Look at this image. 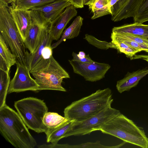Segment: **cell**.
Returning <instances> with one entry per match:
<instances>
[{"label": "cell", "instance_id": "31", "mask_svg": "<svg viewBox=\"0 0 148 148\" xmlns=\"http://www.w3.org/2000/svg\"><path fill=\"white\" fill-rule=\"evenodd\" d=\"M148 53V51H146ZM134 59H141L144 60L148 62V55H136L134 56Z\"/></svg>", "mask_w": 148, "mask_h": 148}, {"label": "cell", "instance_id": "13", "mask_svg": "<svg viewBox=\"0 0 148 148\" xmlns=\"http://www.w3.org/2000/svg\"><path fill=\"white\" fill-rule=\"evenodd\" d=\"M77 14L75 8L71 5L67 7L59 16L51 23L49 33L53 40H58L60 38L67 24Z\"/></svg>", "mask_w": 148, "mask_h": 148}, {"label": "cell", "instance_id": "29", "mask_svg": "<svg viewBox=\"0 0 148 148\" xmlns=\"http://www.w3.org/2000/svg\"><path fill=\"white\" fill-rule=\"evenodd\" d=\"M120 147L119 144L114 146H107L101 144L100 142L97 141L95 142H87L75 145H71L67 144H64V148H119Z\"/></svg>", "mask_w": 148, "mask_h": 148}, {"label": "cell", "instance_id": "5", "mask_svg": "<svg viewBox=\"0 0 148 148\" xmlns=\"http://www.w3.org/2000/svg\"><path fill=\"white\" fill-rule=\"evenodd\" d=\"M5 0H0V34L17 61L27 66L26 47L8 8Z\"/></svg>", "mask_w": 148, "mask_h": 148}, {"label": "cell", "instance_id": "28", "mask_svg": "<svg viewBox=\"0 0 148 148\" xmlns=\"http://www.w3.org/2000/svg\"><path fill=\"white\" fill-rule=\"evenodd\" d=\"M133 18L134 23H143L148 21V0H145Z\"/></svg>", "mask_w": 148, "mask_h": 148}, {"label": "cell", "instance_id": "4", "mask_svg": "<svg viewBox=\"0 0 148 148\" xmlns=\"http://www.w3.org/2000/svg\"><path fill=\"white\" fill-rule=\"evenodd\" d=\"M30 73L39 86L37 91L51 90L66 91L62 83L64 79L69 78L70 76L53 56L49 60L41 59L30 70Z\"/></svg>", "mask_w": 148, "mask_h": 148}, {"label": "cell", "instance_id": "7", "mask_svg": "<svg viewBox=\"0 0 148 148\" xmlns=\"http://www.w3.org/2000/svg\"><path fill=\"white\" fill-rule=\"evenodd\" d=\"M110 105L101 112L79 122H74L66 134L65 137L72 136H82L99 130L110 119L121 113L120 111Z\"/></svg>", "mask_w": 148, "mask_h": 148}, {"label": "cell", "instance_id": "23", "mask_svg": "<svg viewBox=\"0 0 148 148\" xmlns=\"http://www.w3.org/2000/svg\"><path fill=\"white\" fill-rule=\"evenodd\" d=\"M67 120L57 113L47 112L44 116L43 122L47 128L51 129L58 126Z\"/></svg>", "mask_w": 148, "mask_h": 148}, {"label": "cell", "instance_id": "6", "mask_svg": "<svg viewBox=\"0 0 148 148\" xmlns=\"http://www.w3.org/2000/svg\"><path fill=\"white\" fill-rule=\"evenodd\" d=\"M14 106L28 129L37 133H45L48 129L43 122L48 111L43 100L29 97L15 101Z\"/></svg>", "mask_w": 148, "mask_h": 148}, {"label": "cell", "instance_id": "32", "mask_svg": "<svg viewBox=\"0 0 148 148\" xmlns=\"http://www.w3.org/2000/svg\"><path fill=\"white\" fill-rule=\"evenodd\" d=\"M119 0H111L108 4V6L110 8L112 6L114 5Z\"/></svg>", "mask_w": 148, "mask_h": 148}, {"label": "cell", "instance_id": "15", "mask_svg": "<svg viewBox=\"0 0 148 148\" xmlns=\"http://www.w3.org/2000/svg\"><path fill=\"white\" fill-rule=\"evenodd\" d=\"M147 74L148 68L131 73L128 72L123 79L117 81L116 89L121 93L125 91H129L131 88L136 86L140 80Z\"/></svg>", "mask_w": 148, "mask_h": 148}, {"label": "cell", "instance_id": "14", "mask_svg": "<svg viewBox=\"0 0 148 148\" xmlns=\"http://www.w3.org/2000/svg\"><path fill=\"white\" fill-rule=\"evenodd\" d=\"M71 5V2L65 0H56L47 5L30 10L38 11L44 18L51 23L59 16L65 8Z\"/></svg>", "mask_w": 148, "mask_h": 148}, {"label": "cell", "instance_id": "19", "mask_svg": "<svg viewBox=\"0 0 148 148\" xmlns=\"http://www.w3.org/2000/svg\"><path fill=\"white\" fill-rule=\"evenodd\" d=\"M74 121L67 120L58 126L53 129H48L45 133L47 142L51 143H58L65 136Z\"/></svg>", "mask_w": 148, "mask_h": 148}, {"label": "cell", "instance_id": "17", "mask_svg": "<svg viewBox=\"0 0 148 148\" xmlns=\"http://www.w3.org/2000/svg\"><path fill=\"white\" fill-rule=\"evenodd\" d=\"M53 40L49 34V30L45 35L41 43L34 53H31L26 51L27 66L30 71L41 60L43 49L47 45L51 44Z\"/></svg>", "mask_w": 148, "mask_h": 148}, {"label": "cell", "instance_id": "18", "mask_svg": "<svg viewBox=\"0 0 148 148\" xmlns=\"http://www.w3.org/2000/svg\"><path fill=\"white\" fill-rule=\"evenodd\" d=\"M83 20V18L81 16H77L70 26L64 32L60 38L51 45L52 49L56 47L62 42L77 37L79 34Z\"/></svg>", "mask_w": 148, "mask_h": 148}, {"label": "cell", "instance_id": "26", "mask_svg": "<svg viewBox=\"0 0 148 148\" xmlns=\"http://www.w3.org/2000/svg\"><path fill=\"white\" fill-rule=\"evenodd\" d=\"M84 39L89 44L99 49L106 50L110 48L117 49L116 46L111 42L99 40L92 35L86 34Z\"/></svg>", "mask_w": 148, "mask_h": 148}, {"label": "cell", "instance_id": "2", "mask_svg": "<svg viewBox=\"0 0 148 148\" xmlns=\"http://www.w3.org/2000/svg\"><path fill=\"white\" fill-rule=\"evenodd\" d=\"M113 101L109 88L99 89L91 94L72 102L64 109V117L74 122L84 120L97 114Z\"/></svg>", "mask_w": 148, "mask_h": 148}, {"label": "cell", "instance_id": "16", "mask_svg": "<svg viewBox=\"0 0 148 148\" xmlns=\"http://www.w3.org/2000/svg\"><path fill=\"white\" fill-rule=\"evenodd\" d=\"M112 32L132 34L148 38V25L137 23L125 24L120 26L114 27L112 29Z\"/></svg>", "mask_w": 148, "mask_h": 148}, {"label": "cell", "instance_id": "34", "mask_svg": "<svg viewBox=\"0 0 148 148\" xmlns=\"http://www.w3.org/2000/svg\"><path fill=\"white\" fill-rule=\"evenodd\" d=\"M16 0H5L8 3H11L12 2H15Z\"/></svg>", "mask_w": 148, "mask_h": 148}, {"label": "cell", "instance_id": "30", "mask_svg": "<svg viewBox=\"0 0 148 148\" xmlns=\"http://www.w3.org/2000/svg\"><path fill=\"white\" fill-rule=\"evenodd\" d=\"M85 0H71V3L75 8H82L84 5Z\"/></svg>", "mask_w": 148, "mask_h": 148}, {"label": "cell", "instance_id": "22", "mask_svg": "<svg viewBox=\"0 0 148 148\" xmlns=\"http://www.w3.org/2000/svg\"><path fill=\"white\" fill-rule=\"evenodd\" d=\"M10 73L0 70V108L6 104V98L10 83Z\"/></svg>", "mask_w": 148, "mask_h": 148}, {"label": "cell", "instance_id": "12", "mask_svg": "<svg viewBox=\"0 0 148 148\" xmlns=\"http://www.w3.org/2000/svg\"><path fill=\"white\" fill-rule=\"evenodd\" d=\"M9 12L24 42H25L32 23L30 10L18 9L16 6L15 2L8 6Z\"/></svg>", "mask_w": 148, "mask_h": 148}, {"label": "cell", "instance_id": "10", "mask_svg": "<svg viewBox=\"0 0 148 148\" xmlns=\"http://www.w3.org/2000/svg\"><path fill=\"white\" fill-rule=\"evenodd\" d=\"M16 69L10 81L8 93L28 90L37 91L38 85L31 76L30 70L27 66L17 61Z\"/></svg>", "mask_w": 148, "mask_h": 148}, {"label": "cell", "instance_id": "25", "mask_svg": "<svg viewBox=\"0 0 148 148\" xmlns=\"http://www.w3.org/2000/svg\"><path fill=\"white\" fill-rule=\"evenodd\" d=\"M111 42L116 46V49L125 54L127 57L130 58L131 60L137 53L141 51L111 36Z\"/></svg>", "mask_w": 148, "mask_h": 148}, {"label": "cell", "instance_id": "35", "mask_svg": "<svg viewBox=\"0 0 148 148\" xmlns=\"http://www.w3.org/2000/svg\"><path fill=\"white\" fill-rule=\"evenodd\" d=\"M66 0V1H69L70 2H71V0Z\"/></svg>", "mask_w": 148, "mask_h": 148}, {"label": "cell", "instance_id": "36", "mask_svg": "<svg viewBox=\"0 0 148 148\" xmlns=\"http://www.w3.org/2000/svg\"><path fill=\"white\" fill-rule=\"evenodd\" d=\"M110 0H109V2H110Z\"/></svg>", "mask_w": 148, "mask_h": 148}, {"label": "cell", "instance_id": "11", "mask_svg": "<svg viewBox=\"0 0 148 148\" xmlns=\"http://www.w3.org/2000/svg\"><path fill=\"white\" fill-rule=\"evenodd\" d=\"M145 0H119L111 8V20L116 22L134 18Z\"/></svg>", "mask_w": 148, "mask_h": 148}, {"label": "cell", "instance_id": "20", "mask_svg": "<svg viewBox=\"0 0 148 148\" xmlns=\"http://www.w3.org/2000/svg\"><path fill=\"white\" fill-rule=\"evenodd\" d=\"M109 2V0H94L88 5L89 9L93 13L91 19H94L108 14L111 15V9L108 5Z\"/></svg>", "mask_w": 148, "mask_h": 148}, {"label": "cell", "instance_id": "33", "mask_svg": "<svg viewBox=\"0 0 148 148\" xmlns=\"http://www.w3.org/2000/svg\"><path fill=\"white\" fill-rule=\"evenodd\" d=\"M94 0H85L84 5H88L90 4Z\"/></svg>", "mask_w": 148, "mask_h": 148}, {"label": "cell", "instance_id": "27", "mask_svg": "<svg viewBox=\"0 0 148 148\" xmlns=\"http://www.w3.org/2000/svg\"><path fill=\"white\" fill-rule=\"evenodd\" d=\"M111 34L119 38L130 40L140 44L148 46V38L138 35L112 32Z\"/></svg>", "mask_w": 148, "mask_h": 148}, {"label": "cell", "instance_id": "21", "mask_svg": "<svg viewBox=\"0 0 148 148\" xmlns=\"http://www.w3.org/2000/svg\"><path fill=\"white\" fill-rule=\"evenodd\" d=\"M0 60L5 62L10 69L11 67L16 64V58L11 52L4 40L0 34Z\"/></svg>", "mask_w": 148, "mask_h": 148}, {"label": "cell", "instance_id": "8", "mask_svg": "<svg viewBox=\"0 0 148 148\" xmlns=\"http://www.w3.org/2000/svg\"><path fill=\"white\" fill-rule=\"evenodd\" d=\"M30 11L32 23L24 43L26 48L32 53L49 30L51 23L44 18L38 11L31 10Z\"/></svg>", "mask_w": 148, "mask_h": 148}, {"label": "cell", "instance_id": "3", "mask_svg": "<svg viewBox=\"0 0 148 148\" xmlns=\"http://www.w3.org/2000/svg\"><path fill=\"white\" fill-rule=\"evenodd\" d=\"M100 131L126 143L148 148V138L143 128L121 113L105 123Z\"/></svg>", "mask_w": 148, "mask_h": 148}, {"label": "cell", "instance_id": "1", "mask_svg": "<svg viewBox=\"0 0 148 148\" xmlns=\"http://www.w3.org/2000/svg\"><path fill=\"white\" fill-rule=\"evenodd\" d=\"M18 114L6 104L0 108V132L16 148H34L37 143Z\"/></svg>", "mask_w": 148, "mask_h": 148}, {"label": "cell", "instance_id": "9", "mask_svg": "<svg viewBox=\"0 0 148 148\" xmlns=\"http://www.w3.org/2000/svg\"><path fill=\"white\" fill-rule=\"evenodd\" d=\"M74 73L82 76L86 81L95 82L103 79L110 69V65L105 63L94 62H83L72 60H69Z\"/></svg>", "mask_w": 148, "mask_h": 148}, {"label": "cell", "instance_id": "24", "mask_svg": "<svg viewBox=\"0 0 148 148\" xmlns=\"http://www.w3.org/2000/svg\"><path fill=\"white\" fill-rule=\"evenodd\" d=\"M56 0H16L15 2L17 8L28 10L38 7L44 5Z\"/></svg>", "mask_w": 148, "mask_h": 148}]
</instances>
